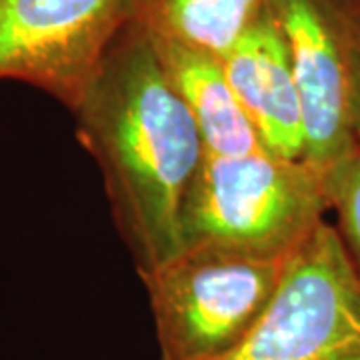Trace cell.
Returning <instances> with one entry per match:
<instances>
[{
    "instance_id": "obj_10",
    "label": "cell",
    "mask_w": 360,
    "mask_h": 360,
    "mask_svg": "<svg viewBox=\"0 0 360 360\" xmlns=\"http://www.w3.org/2000/svg\"><path fill=\"white\" fill-rule=\"evenodd\" d=\"M324 186L330 210L336 214L335 229L360 278V144L326 176Z\"/></svg>"
},
{
    "instance_id": "obj_9",
    "label": "cell",
    "mask_w": 360,
    "mask_h": 360,
    "mask_svg": "<svg viewBox=\"0 0 360 360\" xmlns=\"http://www.w3.org/2000/svg\"><path fill=\"white\" fill-rule=\"evenodd\" d=\"M269 8L270 0H130L127 22L150 39L222 58Z\"/></svg>"
},
{
    "instance_id": "obj_2",
    "label": "cell",
    "mask_w": 360,
    "mask_h": 360,
    "mask_svg": "<svg viewBox=\"0 0 360 360\" xmlns=\"http://www.w3.org/2000/svg\"><path fill=\"white\" fill-rule=\"evenodd\" d=\"M328 210L324 180L302 158L206 153L182 212V250L288 258Z\"/></svg>"
},
{
    "instance_id": "obj_12",
    "label": "cell",
    "mask_w": 360,
    "mask_h": 360,
    "mask_svg": "<svg viewBox=\"0 0 360 360\" xmlns=\"http://www.w3.org/2000/svg\"><path fill=\"white\" fill-rule=\"evenodd\" d=\"M345 13L360 25V0H335Z\"/></svg>"
},
{
    "instance_id": "obj_8",
    "label": "cell",
    "mask_w": 360,
    "mask_h": 360,
    "mask_svg": "<svg viewBox=\"0 0 360 360\" xmlns=\"http://www.w3.org/2000/svg\"><path fill=\"white\" fill-rule=\"evenodd\" d=\"M150 42L170 84L193 115L208 155L240 156L264 150L220 58L167 40Z\"/></svg>"
},
{
    "instance_id": "obj_1",
    "label": "cell",
    "mask_w": 360,
    "mask_h": 360,
    "mask_svg": "<svg viewBox=\"0 0 360 360\" xmlns=\"http://www.w3.org/2000/svg\"><path fill=\"white\" fill-rule=\"evenodd\" d=\"M70 112L139 276L162 266L182 250V212L206 146L141 28L122 26Z\"/></svg>"
},
{
    "instance_id": "obj_5",
    "label": "cell",
    "mask_w": 360,
    "mask_h": 360,
    "mask_svg": "<svg viewBox=\"0 0 360 360\" xmlns=\"http://www.w3.org/2000/svg\"><path fill=\"white\" fill-rule=\"evenodd\" d=\"M130 0H0V80L72 110L96 75Z\"/></svg>"
},
{
    "instance_id": "obj_11",
    "label": "cell",
    "mask_w": 360,
    "mask_h": 360,
    "mask_svg": "<svg viewBox=\"0 0 360 360\" xmlns=\"http://www.w3.org/2000/svg\"><path fill=\"white\" fill-rule=\"evenodd\" d=\"M348 112L354 139L360 144V25L354 20L352 49H350V94H348Z\"/></svg>"
},
{
    "instance_id": "obj_3",
    "label": "cell",
    "mask_w": 360,
    "mask_h": 360,
    "mask_svg": "<svg viewBox=\"0 0 360 360\" xmlns=\"http://www.w3.org/2000/svg\"><path fill=\"white\" fill-rule=\"evenodd\" d=\"M288 260L186 248L141 274L158 360H219L243 345L269 310Z\"/></svg>"
},
{
    "instance_id": "obj_6",
    "label": "cell",
    "mask_w": 360,
    "mask_h": 360,
    "mask_svg": "<svg viewBox=\"0 0 360 360\" xmlns=\"http://www.w3.org/2000/svg\"><path fill=\"white\" fill-rule=\"evenodd\" d=\"M302 106V160L322 180L359 146L350 127V49L354 20L335 0H270Z\"/></svg>"
},
{
    "instance_id": "obj_7",
    "label": "cell",
    "mask_w": 360,
    "mask_h": 360,
    "mask_svg": "<svg viewBox=\"0 0 360 360\" xmlns=\"http://www.w3.org/2000/svg\"><path fill=\"white\" fill-rule=\"evenodd\" d=\"M220 63L262 148L281 158H302L300 96L286 42L270 8Z\"/></svg>"
},
{
    "instance_id": "obj_4",
    "label": "cell",
    "mask_w": 360,
    "mask_h": 360,
    "mask_svg": "<svg viewBox=\"0 0 360 360\" xmlns=\"http://www.w3.org/2000/svg\"><path fill=\"white\" fill-rule=\"evenodd\" d=\"M219 360H360V278L335 224L290 257L264 316Z\"/></svg>"
}]
</instances>
